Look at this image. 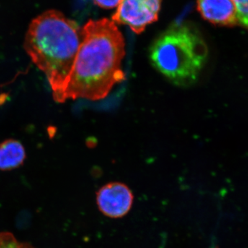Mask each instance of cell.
<instances>
[{"label":"cell","mask_w":248,"mask_h":248,"mask_svg":"<svg viewBox=\"0 0 248 248\" xmlns=\"http://www.w3.org/2000/svg\"><path fill=\"white\" fill-rule=\"evenodd\" d=\"M81 31L65 99L101 100L125 79L122 67L125 41L115 23L107 18L89 20Z\"/></svg>","instance_id":"obj_1"},{"label":"cell","mask_w":248,"mask_h":248,"mask_svg":"<svg viewBox=\"0 0 248 248\" xmlns=\"http://www.w3.org/2000/svg\"><path fill=\"white\" fill-rule=\"evenodd\" d=\"M82 31L75 21L57 11H48L31 23L24 47L45 73L55 102L63 103L80 45Z\"/></svg>","instance_id":"obj_2"},{"label":"cell","mask_w":248,"mask_h":248,"mask_svg":"<svg viewBox=\"0 0 248 248\" xmlns=\"http://www.w3.org/2000/svg\"><path fill=\"white\" fill-rule=\"evenodd\" d=\"M208 48L199 31L187 23H174L149 48L152 65L176 86L196 82L208 58Z\"/></svg>","instance_id":"obj_3"},{"label":"cell","mask_w":248,"mask_h":248,"mask_svg":"<svg viewBox=\"0 0 248 248\" xmlns=\"http://www.w3.org/2000/svg\"><path fill=\"white\" fill-rule=\"evenodd\" d=\"M162 0H122L112 16V22L128 26L135 33L141 34L159 17Z\"/></svg>","instance_id":"obj_4"},{"label":"cell","mask_w":248,"mask_h":248,"mask_svg":"<svg viewBox=\"0 0 248 248\" xmlns=\"http://www.w3.org/2000/svg\"><path fill=\"white\" fill-rule=\"evenodd\" d=\"M96 195L99 210L110 218H122L128 213L133 205V192L122 183L106 184L97 191Z\"/></svg>","instance_id":"obj_5"},{"label":"cell","mask_w":248,"mask_h":248,"mask_svg":"<svg viewBox=\"0 0 248 248\" xmlns=\"http://www.w3.org/2000/svg\"><path fill=\"white\" fill-rule=\"evenodd\" d=\"M197 9L205 20L215 25L234 27L239 23L232 0H197Z\"/></svg>","instance_id":"obj_6"},{"label":"cell","mask_w":248,"mask_h":248,"mask_svg":"<svg viewBox=\"0 0 248 248\" xmlns=\"http://www.w3.org/2000/svg\"><path fill=\"white\" fill-rule=\"evenodd\" d=\"M25 159V148L20 141L9 139L0 143V170L17 169L24 164Z\"/></svg>","instance_id":"obj_7"},{"label":"cell","mask_w":248,"mask_h":248,"mask_svg":"<svg viewBox=\"0 0 248 248\" xmlns=\"http://www.w3.org/2000/svg\"><path fill=\"white\" fill-rule=\"evenodd\" d=\"M0 248H33L30 244L18 241L10 232L0 233Z\"/></svg>","instance_id":"obj_8"},{"label":"cell","mask_w":248,"mask_h":248,"mask_svg":"<svg viewBox=\"0 0 248 248\" xmlns=\"http://www.w3.org/2000/svg\"><path fill=\"white\" fill-rule=\"evenodd\" d=\"M236 9L238 22L248 29V0H232Z\"/></svg>","instance_id":"obj_9"},{"label":"cell","mask_w":248,"mask_h":248,"mask_svg":"<svg viewBox=\"0 0 248 248\" xmlns=\"http://www.w3.org/2000/svg\"><path fill=\"white\" fill-rule=\"evenodd\" d=\"M122 0H93V2L102 9H110L120 4Z\"/></svg>","instance_id":"obj_10"}]
</instances>
